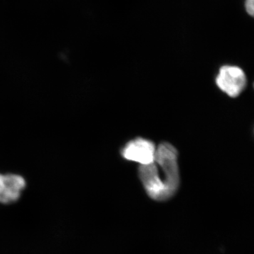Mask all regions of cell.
Instances as JSON below:
<instances>
[{"label": "cell", "instance_id": "3957f363", "mask_svg": "<svg viewBox=\"0 0 254 254\" xmlns=\"http://www.w3.org/2000/svg\"><path fill=\"white\" fill-rule=\"evenodd\" d=\"M155 150L156 147L153 142L145 138H137L128 142L124 147L122 155L127 160L145 165L154 161Z\"/></svg>", "mask_w": 254, "mask_h": 254}, {"label": "cell", "instance_id": "5b68a950", "mask_svg": "<svg viewBox=\"0 0 254 254\" xmlns=\"http://www.w3.org/2000/svg\"><path fill=\"white\" fill-rule=\"evenodd\" d=\"M245 7L247 13L251 16H254V0H246Z\"/></svg>", "mask_w": 254, "mask_h": 254}, {"label": "cell", "instance_id": "277c9868", "mask_svg": "<svg viewBox=\"0 0 254 254\" xmlns=\"http://www.w3.org/2000/svg\"><path fill=\"white\" fill-rule=\"evenodd\" d=\"M26 186V179L21 175L0 173V203L7 205L17 201Z\"/></svg>", "mask_w": 254, "mask_h": 254}, {"label": "cell", "instance_id": "6da1fadb", "mask_svg": "<svg viewBox=\"0 0 254 254\" xmlns=\"http://www.w3.org/2000/svg\"><path fill=\"white\" fill-rule=\"evenodd\" d=\"M177 159L176 148L163 143L155 150L154 161L139 167L140 180L150 198L163 201L176 193L180 182Z\"/></svg>", "mask_w": 254, "mask_h": 254}, {"label": "cell", "instance_id": "7a4b0ae2", "mask_svg": "<svg viewBox=\"0 0 254 254\" xmlns=\"http://www.w3.org/2000/svg\"><path fill=\"white\" fill-rule=\"evenodd\" d=\"M216 83L224 93L232 98H235L245 89L247 78L242 68L234 66H224L220 68Z\"/></svg>", "mask_w": 254, "mask_h": 254}]
</instances>
